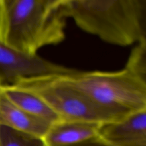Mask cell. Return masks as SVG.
<instances>
[{"label":"cell","instance_id":"cell-1","mask_svg":"<svg viewBox=\"0 0 146 146\" xmlns=\"http://www.w3.org/2000/svg\"><path fill=\"white\" fill-rule=\"evenodd\" d=\"M66 0H0V42L29 56L64 40Z\"/></svg>","mask_w":146,"mask_h":146},{"label":"cell","instance_id":"cell-2","mask_svg":"<svg viewBox=\"0 0 146 146\" xmlns=\"http://www.w3.org/2000/svg\"><path fill=\"white\" fill-rule=\"evenodd\" d=\"M66 9L80 29L108 44L146 41V0H66Z\"/></svg>","mask_w":146,"mask_h":146},{"label":"cell","instance_id":"cell-3","mask_svg":"<svg viewBox=\"0 0 146 146\" xmlns=\"http://www.w3.org/2000/svg\"><path fill=\"white\" fill-rule=\"evenodd\" d=\"M66 78L93 101L121 118L146 110V78L126 67L114 72L80 71Z\"/></svg>","mask_w":146,"mask_h":146},{"label":"cell","instance_id":"cell-4","mask_svg":"<svg viewBox=\"0 0 146 146\" xmlns=\"http://www.w3.org/2000/svg\"><path fill=\"white\" fill-rule=\"evenodd\" d=\"M12 86L41 98L61 121L104 123L123 118L93 101L73 86L67 80L66 76L31 77L19 80Z\"/></svg>","mask_w":146,"mask_h":146},{"label":"cell","instance_id":"cell-5","mask_svg":"<svg viewBox=\"0 0 146 146\" xmlns=\"http://www.w3.org/2000/svg\"><path fill=\"white\" fill-rule=\"evenodd\" d=\"M78 71L47 61L38 55H24L0 42V86L14 85L24 78L47 75L71 76Z\"/></svg>","mask_w":146,"mask_h":146},{"label":"cell","instance_id":"cell-6","mask_svg":"<svg viewBox=\"0 0 146 146\" xmlns=\"http://www.w3.org/2000/svg\"><path fill=\"white\" fill-rule=\"evenodd\" d=\"M98 136L111 146H146V110L101 123Z\"/></svg>","mask_w":146,"mask_h":146},{"label":"cell","instance_id":"cell-7","mask_svg":"<svg viewBox=\"0 0 146 146\" xmlns=\"http://www.w3.org/2000/svg\"><path fill=\"white\" fill-rule=\"evenodd\" d=\"M51 125L21 110L0 91V126L44 138Z\"/></svg>","mask_w":146,"mask_h":146},{"label":"cell","instance_id":"cell-8","mask_svg":"<svg viewBox=\"0 0 146 146\" xmlns=\"http://www.w3.org/2000/svg\"><path fill=\"white\" fill-rule=\"evenodd\" d=\"M101 123L87 121H60L53 124L44 137L47 146H66L98 136Z\"/></svg>","mask_w":146,"mask_h":146},{"label":"cell","instance_id":"cell-9","mask_svg":"<svg viewBox=\"0 0 146 146\" xmlns=\"http://www.w3.org/2000/svg\"><path fill=\"white\" fill-rule=\"evenodd\" d=\"M0 91L14 105L33 116L44 120L51 125L61 121L41 98L32 93L14 86H0Z\"/></svg>","mask_w":146,"mask_h":146},{"label":"cell","instance_id":"cell-10","mask_svg":"<svg viewBox=\"0 0 146 146\" xmlns=\"http://www.w3.org/2000/svg\"><path fill=\"white\" fill-rule=\"evenodd\" d=\"M0 146H47L44 138L0 126Z\"/></svg>","mask_w":146,"mask_h":146},{"label":"cell","instance_id":"cell-11","mask_svg":"<svg viewBox=\"0 0 146 146\" xmlns=\"http://www.w3.org/2000/svg\"><path fill=\"white\" fill-rule=\"evenodd\" d=\"M125 67L146 78V41L138 43L133 48Z\"/></svg>","mask_w":146,"mask_h":146},{"label":"cell","instance_id":"cell-12","mask_svg":"<svg viewBox=\"0 0 146 146\" xmlns=\"http://www.w3.org/2000/svg\"><path fill=\"white\" fill-rule=\"evenodd\" d=\"M66 146H111L105 141L101 140L99 137L91 138V139L86 140L85 141H82L78 143L74 144V145H66Z\"/></svg>","mask_w":146,"mask_h":146}]
</instances>
